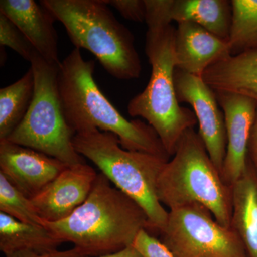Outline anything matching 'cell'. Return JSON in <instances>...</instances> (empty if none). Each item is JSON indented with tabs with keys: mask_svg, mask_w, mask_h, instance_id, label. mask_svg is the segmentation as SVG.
Listing matches in <instances>:
<instances>
[{
	"mask_svg": "<svg viewBox=\"0 0 257 257\" xmlns=\"http://www.w3.org/2000/svg\"><path fill=\"white\" fill-rule=\"evenodd\" d=\"M95 61L85 60L74 49L59 67L57 86L67 124L75 133L98 130L114 134L128 151L152 154L170 160L160 138L148 124L128 121L101 92L94 77Z\"/></svg>",
	"mask_w": 257,
	"mask_h": 257,
	"instance_id": "obj_1",
	"label": "cell"
},
{
	"mask_svg": "<svg viewBox=\"0 0 257 257\" xmlns=\"http://www.w3.org/2000/svg\"><path fill=\"white\" fill-rule=\"evenodd\" d=\"M43 221V220H42ZM42 225L62 243L71 242L87 257L117 252L133 244L141 230L150 232L143 208L111 186L102 173L85 202L62 221Z\"/></svg>",
	"mask_w": 257,
	"mask_h": 257,
	"instance_id": "obj_2",
	"label": "cell"
},
{
	"mask_svg": "<svg viewBox=\"0 0 257 257\" xmlns=\"http://www.w3.org/2000/svg\"><path fill=\"white\" fill-rule=\"evenodd\" d=\"M146 24L145 53L152 67L151 77L143 92L128 102L127 111L133 117L146 120L171 157L184 133L194 128L197 119L194 111L180 106L176 94V29L168 22Z\"/></svg>",
	"mask_w": 257,
	"mask_h": 257,
	"instance_id": "obj_3",
	"label": "cell"
},
{
	"mask_svg": "<svg viewBox=\"0 0 257 257\" xmlns=\"http://www.w3.org/2000/svg\"><path fill=\"white\" fill-rule=\"evenodd\" d=\"M62 23L75 48L85 49L114 78L138 79L143 70L133 33L115 18L105 0H42Z\"/></svg>",
	"mask_w": 257,
	"mask_h": 257,
	"instance_id": "obj_4",
	"label": "cell"
},
{
	"mask_svg": "<svg viewBox=\"0 0 257 257\" xmlns=\"http://www.w3.org/2000/svg\"><path fill=\"white\" fill-rule=\"evenodd\" d=\"M73 145L76 151L93 162L116 188L143 208L148 217L150 234L152 231L160 234L167 224L169 211L157 197V181L170 160L124 150L117 136L98 130L76 134Z\"/></svg>",
	"mask_w": 257,
	"mask_h": 257,
	"instance_id": "obj_5",
	"label": "cell"
},
{
	"mask_svg": "<svg viewBox=\"0 0 257 257\" xmlns=\"http://www.w3.org/2000/svg\"><path fill=\"white\" fill-rule=\"evenodd\" d=\"M173 158L157 181V194L170 210L199 204L224 227L231 224V190L221 178L200 135L194 128L184 133Z\"/></svg>",
	"mask_w": 257,
	"mask_h": 257,
	"instance_id": "obj_6",
	"label": "cell"
},
{
	"mask_svg": "<svg viewBox=\"0 0 257 257\" xmlns=\"http://www.w3.org/2000/svg\"><path fill=\"white\" fill-rule=\"evenodd\" d=\"M30 68L35 76V92L30 109L16 130L6 140L33 149L67 166L86 163L76 151V133L64 116L58 86L59 67L47 63L35 52Z\"/></svg>",
	"mask_w": 257,
	"mask_h": 257,
	"instance_id": "obj_7",
	"label": "cell"
},
{
	"mask_svg": "<svg viewBox=\"0 0 257 257\" xmlns=\"http://www.w3.org/2000/svg\"><path fill=\"white\" fill-rule=\"evenodd\" d=\"M160 234L175 257H248L237 234L219 224L201 204L169 211Z\"/></svg>",
	"mask_w": 257,
	"mask_h": 257,
	"instance_id": "obj_8",
	"label": "cell"
},
{
	"mask_svg": "<svg viewBox=\"0 0 257 257\" xmlns=\"http://www.w3.org/2000/svg\"><path fill=\"white\" fill-rule=\"evenodd\" d=\"M175 92L179 103L193 108L199 124V133L209 157L219 172L226 156L227 137L224 114L214 89L203 80L180 69L175 72Z\"/></svg>",
	"mask_w": 257,
	"mask_h": 257,
	"instance_id": "obj_9",
	"label": "cell"
},
{
	"mask_svg": "<svg viewBox=\"0 0 257 257\" xmlns=\"http://www.w3.org/2000/svg\"><path fill=\"white\" fill-rule=\"evenodd\" d=\"M224 114L227 145L221 178L231 187L245 170L248 157V144L254 123L257 102L236 93L215 91Z\"/></svg>",
	"mask_w": 257,
	"mask_h": 257,
	"instance_id": "obj_10",
	"label": "cell"
},
{
	"mask_svg": "<svg viewBox=\"0 0 257 257\" xmlns=\"http://www.w3.org/2000/svg\"><path fill=\"white\" fill-rule=\"evenodd\" d=\"M67 167L42 152L0 140V173L29 199L37 195Z\"/></svg>",
	"mask_w": 257,
	"mask_h": 257,
	"instance_id": "obj_11",
	"label": "cell"
},
{
	"mask_svg": "<svg viewBox=\"0 0 257 257\" xmlns=\"http://www.w3.org/2000/svg\"><path fill=\"white\" fill-rule=\"evenodd\" d=\"M96 171L86 163L68 166L31 199L37 214L49 222L62 221L85 202L96 178Z\"/></svg>",
	"mask_w": 257,
	"mask_h": 257,
	"instance_id": "obj_12",
	"label": "cell"
},
{
	"mask_svg": "<svg viewBox=\"0 0 257 257\" xmlns=\"http://www.w3.org/2000/svg\"><path fill=\"white\" fill-rule=\"evenodd\" d=\"M175 52L176 68L202 78L210 66L231 56L228 41L189 22L176 29Z\"/></svg>",
	"mask_w": 257,
	"mask_h": 257,
	"instance_id": "obj_13",
	"label": "cell"
},
{
	"mask_svg": "<svg viewBox=\"0 0 257 257\" xmlns=\"http://www.w3.org/2000/svg\"><path fill=\"white\" fill-rule=\"evenodd\" d=\"M0 12L20 29L47 63L60 66L55 19L48 10L34 0H1Z\"/></svg>",
	"mask_w": 257,
	"mask_h": 257,
	"instance_id": "obj_14",
	"label": "cell"
},
{
	"mask_svg": "<svg viewBox=\"0 0 257 257\" xmlns=\"http://www.w3.org/2000/svg\"><path fill=\"white\" fill-rule=\"evenodd\" d=\"M231 190L230 228L239 236L248 257H257V170L248 157L242 175Z\"/></svg>",
	"mask_w": 257,
	"mask_h": 257,
	"instance_id": "obj_15",
	"label": "cell"
},
{
	"mask_svg": "<svg viewBox=\"0 0 257 257\" xmlns=\"http://www.w3.org/2000/svg\"><path fill=\"white\" fill-rule=\"evenodd\" d=\"M202 79L214 90L236 93L257 102V50L212 64Z\"/></svg>",
	"mask_w": 257,
	"mask_h": 257,
	"instance_id": "obj_16",
	"label": "cell"
},
{
	"mask_svg": "<svg viewBox=\"0 0 257 257\" xmlns=\"http://www.w3.org/2000/svg\"><path fill=\"white\" fill-rule=\"evenodd\" d=\"M172 20L177 23L197 24L208 32L228 41L232 8L228 0H173Z\"/></svg>",
	"mask_w": 257,
	"mask_h": 257,
	"instance_id": "obj_17",
	"label": "cell"
},
{
	"mask_svg": "<svg viewBox=\"0 0 257 257\" xmlns=\"http://www.w3.org/2000/svg\"><path fill=\"white\" fill-rule=\"evenodd\" d=\"M62 243L43 225L23 222L0 212V251L5 255L20 250L52 252Z\"/></svg>",
	"mask_w": 257,
	"mask_h": 257,
	"instance_id": "obj_18",
	"label": "cell"
},
{
	"mask_svg": "<svg viewBox=\"0 0 257 257\" xmlns=\"http://www.w3.org/2000/svg\"><path fill=\"white\" fill-rule=\"evenodd\" d=\"M35 92L31 68L17 82L0 89V140H7L30 109Z\"/></svg>",
	"mask_w": 257,
	"mask_h": 257,
	"instance_id": "obj_19",
	"label": "cell"
},
{
	"mask_svg": "<svg viewBox=\"0 0 257 257\" xmlns=\"http://www.w3.org/2000/svg\"><path fill=\"white\" fill-rule=\"evenodd\" d=\"M228 43L231 55L257 50V0H232Z\"/></svg>",
	"mask_w": 257,
	"mask_h": 257,
	"instance_id": "obj_20",
	"label": "cell"
},
{
	"mask_svg": "<svg viewBox=\"0 0 257 257\" xmlns=\"http://www.w3.org/2000/svg\"><path fill=\"white\" fill-rule=\"evenodd\" d=\"M0 212L13 216L19 221L42 225L31 199L27 197L0 173Z\"/></svg>",
	"mask_w": 257,
	"mask_h": 257,
	"instance_id": "obj_21",
	"label": "cell"
},
{
	"mask_svg": "<svg viewBox=\"0 0 257 257\" xmlns=\"http://www.w3.org/2000/svg\"><path fill=\"white\" fill-rule=\"evenodd\" d=\"M0 45L8 47L30 62L36 52L28 38L10 19L0 12Z\"/></svg>",
	"mask_w": 257,
	"mask_h": 257,
	"instance_id": "obj_22",
	"label": "cell"
},
{
	"mask_svg": "<svg viewBox=\"0 0 257 257\" xmlns=\"http://www.w3.org/2000/svg\"><path fill=\"white\" fill-rule=\"evenodd\" d=\"M133 245L143 257H175L161 240L152 236L146 229L139 232Z\"/></svg>",
	"mask_w": 257,
	"mask_h": 257,
	"instance_id": "obj_23",
	"label": "cell"
},
{
	"mask_svg": "<svg viewBox=\"0 0 257 257\" xmlns=\"http://www.w3.org/2000/svg\"><path fill=\"white\" fill-rule=\"evenodd\" d=\"M106 4L119 12L130 21L144 23L146 20V5L145 0H105Z\"/></svg>",
	"mask_w": 257,
	"mask_h": 257,
	"instance_id": "obj_24",
	"label": "cell"
},
{
	"mask_svg": "<svg viewBox=\"0 0 257 257\" xmlns=\"http://www.w3.org/2000/svg\"><path fill=\"white\" fill-rule=\"evenodd\" d=\"M6 257H87L79 248L74 247L67 251H57L52 252L39 253L31 250H20L5 255Z\"/></svg>",
	"mask_w": 257,
	"mask_h": 257,
	"instance_id": "obj_25",
	"label": "cell"
},
{
	"mask_svg": "<svg viewBox=\"0 0 257 257\" xmlns=\"http://www.w3.org/2000/svg\"><path fill=\"white\" fill-rule=\"evenodd\" d=\"M248 157L257 170V110L248 144Z\"/></svg>",
	"mask_w": 257,
	"mask_h": 257,
	"instance_id": "obj_26",
	"label": "cell"
},
{
	"mask_svg": "<svg viewBox=\"0 0 257 257\" xmlns=\"http://www.w3.org/2000/svg\"><path fill=\"white\" fill-rule=\"evenodd\" d=\"M97 257H143L140 252L134 247L133 245L117 251V252L109 253V254L103 255Z\"/></svg>",
	"mask_w": 257,
	"mask_h": 257,
	"instance_id": "obj_27",
	"label": "cell"
}]
</instances>
